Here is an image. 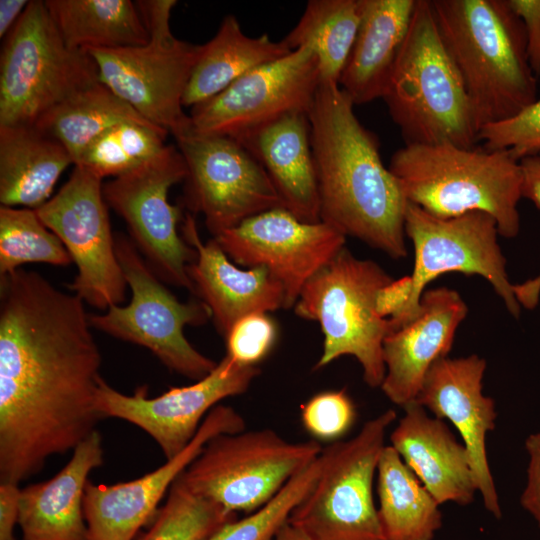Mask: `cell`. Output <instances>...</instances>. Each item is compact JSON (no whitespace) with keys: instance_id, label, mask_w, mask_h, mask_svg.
<instances>
[{"instance_id":"6da1fadb","label":"cell","mask_w":540,"mask_h":540,"mask_svg":"<svg viewBox=\"0 0 540 540\" xmlns=\"http://www.w3.org/2000/svg\"><path fill=\"white\" fill-rule=\"evenodd\" d=\"M84 301L41 274L0 276V482L20 484L102 419V357Z\"/></svg>"},{"instance_id":"7a4b0ae2","label":"cell","mask_w":540,"mask_h":540,"mask_svg":"<svg viewBox=\"0 0 540 540\" xmlns=\"http://www.w3.org/2000/svg\"><path fill=\"white\" fill-rule=\"evenodd\" d=\"M354 106L338 83L320 81L308 112L320 220L400 259L407 255V200Z\"/></svg>"},{"instance_id":"3957f363","label":"cell","mask_w":540,"mask_h":540,"mask_svg":"<svg viewBox=\"0 0 540 540\" xmlns=\"http://www.w3.org/2000/svg\"><path fill=\"white\" fill-rule=\"evenodd\" d=\"M431 4L479 130L515 116L537 100L525 29L506 0H431Z\"/></svg>"},{"instance_id":"277c9868","label":"cell","mask_w":540,"mask_h":540,"mask_svg":"<svg viewBox=\"0 0 540 540\" xmlns=\"http://www.w3.org/2000/svg\"><path fill=\"white\" fill-rule=\"evenodd\" d=\"M388 168L407 202L436 217L482 211L495 219L501 236L514 238L520 231L523 175L509 150L405 144L394 152Z\"/></svg>"},{"instance_id":"5b68a950","label":"cell","mask_w":540,"mask_h":540,"mask_svg":"<svg viewBox=\"0 0 540 540\" xmlns=\"http://www.w3.org/2000/svg\"><path fill=\"white\" fill-rule=\"evenodd\" d=\"M382 99L405 144L473 147L477 127L431 0H417Z\"/></svg>"},{"instance_id":"8992f818","label":"cell","mask_w":540,"mask_h":540,"mask_svg":"<svg viewBox=\"0 0 540 540\" xmlns=\"http://www.w3.org/2000/svg\"><path fill=\"white\" fill-rule=\"evenodd\" d=\"M392 280L376 262L358 259L344 247L305 284L293 309L320 324L324 340L316 369L349 355L361 365L367 385L381 386L383 342L392 329L376 312L375 298Z\"/></svg>"},{"instance_id":"52a82bcc","label":"cell","mask_w":540,"mask_h":540,"mask_svg":"<svg viewBox=\"0 0 540 540\" xmlns=\"http://www.w3.org/2000/svg\"><path fill=\"white\" fill-rule=\"evenodd\" d=\"M99 81L95 61L65 44L45 2L29 1L1 50L0 126L34 125Z\"/></svg>"},{"instance_id":"ba28073f","label":"cell","mask_w":540,"mask_h":540,"mask_svg":"<svg viewBox=\"0 0 540 540\" xmlns=\"http://www.w3.org/2000/svg\"><path fill=\"white\" fill-rule=\"evenodd\" d=\"M388 409L367 421L349 440L330 443L320 454L319 475L288 523L308 540H387L373 483L389 426Z\"/></svg>"},{"instance_id":"9c48e42d","label":"cell","mask_w":540,"mask_h":540,"mask_svg":"<svg viewBox=\"0 0 540 540\" xmlns=\"http://www.w3.org/2000/svg\"><path fill=\"white\" fill-rule=\"evenodd\" d=\"M138 11L149 34L143 46L88 48L100 82L152 124L175 138L190 129L183 95L201 45L177 39L170 28L175 0H140Z\"/></svg>"},{"instance_id":"30bf717a","label":"cell","mask_w":540,"mask_h":540,"mask_svg":"<svg viewBox=\"0 0 540 540\" xmlns=\"http://www.w3.org/2000/svg\"><path fill=\"white\" fill-rule=\"evenodd\" d=\"M115 249L132 296L103 314H89L92 328L150 350L170 371L198 381L217 365L195 349L184 335L185 326H201L211 319L201 300L181 302L152 271L132 240L117 232Z\"/></svg>"},{"instance_id":"8fae6325","label":"cell","mask_w":540,"mask_h":540,"mask_svg":"<svg viewBox=\"0 0 540 540\" xmlns=\"http://www.w3.org/2000/svg\"><path fill=\"white\" fill-rule=\"evenodd\" d=\"M316 440L290 442L272 429L220 434L180 475L194 493L231 513L250 514L270 501L322 452Z\"/></svg>"},{"instance_id":"7c38bea8","label":"cell","mask_w":540,"mask_h":540,"mask_svg":"<svg viewBox=\"0 0 540 540\" xmlns=\"http://www.w3.org/2000/svg\"><path fill=\"white\" fill-rule=\"evenodd\" d=\"M404 230L414 247L413 287L404 310L389 319L392 331L415 318L426 286L449 272L483 277L509 313L515 318L520 316L521 306L508 279L497 223L491 215L472 211L444 219L407 202Z\"/></svg>"},{"instance_id":"4fadbf2b","label":"cell","mask_w":540,"mask_h":540,"mask_svg":"<svg viewBox=\"0 0 540 540\" xmlns=\"http://www.w3.org/2000/svg\"><path fill=\"white\" fill-rule=\"evenodd\" d=\"M187 173L178 148L167 145L137 169L103 184L107 205L126 222L130 239L164 283L193 293L188 266L196 250L178 233L182 208L168 201L169 189Z\"/></svg>"},{"instance_id":"5bb4252c","label":"cell","mask_w":540,"mask_h":540,"mask_svg":"<svg viewBox=\"0 0 540 540\" xmlns=\"http://www.w3.org/2000/svg\"><path fill=\"white\" fill-rule=\"evenodd\" d=\"M175 139L187 168L184 205L204 216L213 237L261 212L283 208L265 169L240 142L191 129Z\"/></svg>"},{"instance_id":"9a60e30c","label":"cell","mask_w":540,"mask_h":540,"mask_svg":"<svg viewBox=\"0 0 540 540\" xmlns=\"http://www.w3.org/2000/svg\"><path fill=\"white\" fill-rule=\"evenodd\" d=\"M35 211L77 266L68 289L97 309L120 305L128 284L116 255L102 179L75 166L58 193Z\"/></svg>"},{"instance_id":"2e32d148","label":"cell","mask_w":540,"mask_h":540,"mask_svg":"<svg viewBox=\"0 0 540 540\" xmlns=\"http://www.w3.org/2000/svg\"><path fill=\"white\" fill-rule=\"evenodd\" d=\"M320 81L314 50L301 46L249 71L219 94L192 107L190 129L242 143L286 115L308 113Z\"/></svg>"},{"instance_id":"e0dca14e","label":"cell","mask_w":540,"mask_h":540,"mask_svg":"<svg viewBox=\"0 0 540 540\" xmlns=\"http://www.w3.org/2000/svg\"><path fill=\"white\" fill-rule=\"evenodd\" d=\"M259 373L258 367L240 365L225 355L204 378L156 397L148 396L147 386L123 394L101 378L95 406L102 419H122L145 431L169 460L189 445L220 401L246 392Z\"/></svg>"},{"instance_id":"ac0fdd59","label":"cell","mask_w":540,"mask_h":540,"mask_svg":"<svg viewBox=\"0 0 540 540\" xmlns=\"http://www.w3.org/2000/svg\"><path fill=\"white\" fill-rule=\"evenodd\" d=\"M226 255L246 268H265L282 286L285 309L305 284L345 246L332 226L305 222L285 208L254 215L213 237Z\"/></svg>"},{"instance_id":"d6986e66","label":"cell","mask_w":540,"mask_h":540,"mask_svg":"<svg viewBox=\"0 0 540 540\" xmlns=\"http://www.w3.org/2000/svg\"><path fill=\"white\" fill-rule=\"evenodd\" d=\"M245 427L243 417L235 409L218 404L205 417L189 445L157 469L113 485L88 481L83 499L86 540H135L140 529L155 516L158 504L174 481L206 443L217 435L241 432Z\"/></svg>"},{"instance_id":"ffe728a7","label":"cell","mask_w":540,"mask_h":540,"mask_svg":"<svg viewBox=\"0 0 540 540\" xmlns=\"http://www.w3.org/2000/svg\"><path fill=\"white\" fill-rule=\"evenodd\" d=\"M485 370V359L475 354L443 357L428 370L415 402L457 429L484 507L500 519L502 511L486 451L487 435L496 426L497 412L494 400L482 392Z\"/></svg>"},{"instance_id":"44dd1931","label":"cell","mask_w":540,"mask_h":540,"mask_svg":"<svg viewBox=\"0 0 540 540\" xmlns=\"http://www.w3.org/2000/svg\"><path fill=\"white\" fill-rule=\"evenodd\" d=\"M468 307L450 288L425 290L413 320L389 333L383 342L386 368L380 386L385 396L402 408L416 401L430 367L448 356Z\"/></svg>"},{"instance_id":"7402d4cb","label":"cell","mask_w":540,"mask_h":540,"mask_svg":"<svg viewBox=\"0 0 540 540\" xmlns=\"http://www.w3.org/2000/svg\"><path fill=\"white\" fill-rule=\"evenodd\" d=\"M182 222V237L196 250V259L187 269L193 293L209 308L223 337L245 315L285 309L283 288L265 268L240 269L214 238L202 242L190 212Z\"/></svg>"},{"instance_id":"603a6c76","label":"cell","mask_w":540,"mask_h":540,"mask_svg":"<svg viewBox=\"0 0 540 540\" xmlns=\"http://www.w3.org/2000/svg\"><path fill=\"white\" fill-rule=\"evenodd\" d=\"M403 409L391 446L440 505L471 504L478 491L465 445L444 420L429 416L418 403Z\"/></svg>"},{"instance_id":"cb8c5ba5","label":"cell","mask_w":540,"mask_h":540,"mask_svg":"<svg viewBox=\"0 0 540 540\" xmlns=\"http://www.w3.org/2000/svg\"><path fill=\"white\" fill-rule=\"evenodd\" d=\"M103 459L102 437L96 430L76 446L56 475L21 488V540H86L85 487L90 472L101 466Z\"/></svg>"},{"instance_id":"d4e9b609","label":"cell","mask_w":540,"mask_h":540,"mask_svg":"<svg viewBox=\"0 0 540 540\" xmlns=\"http://www.w3.org/2000/svg\"><path fill=\"white\" fill-rule=\"evenodd\" d=\"M241 144L265 169L283 208L302 221H321L308 113L286 115Z\"/></svg>"},{"instance_id":"484cf974","label":"cell","mask_w":540,"mask_h":540,"mask_svg":"<svg viewBox=\"0 0 540 540\" xmlns=\"http://www.w3.org/2000/svg\"><path fill=\"white\" fill-rule=\"evenodd\" d=\"M417 0H359L360 21L339 86L354 105L382 98Z\"/></svg>"},{"instance_id":"4316f807","label":"cell","mask_w":540,"mask_h":540,"mask_svg":"<svg viewBox=\"0 0 540 540\" xmlns=\"http://www.w3.org/2000/svg\"><path fill=\"white\" fill-rule=\"evenodd\" d=\"M70 164L64 145L36 126H0L1 205L39 208Z\"/></svg>"},{"instance_id":"83f0119b","label":"cell","mask_w":540,"mask_h":540,"mask_svg":"<svg viewBox=\"0 0 540 540\" xmlns=\"http://www.w3.org/2000/svg\"><path fill=\"white\" fill-rule=\"evenodd\" d=\"M291 50L268 35H246L233 15L223 18L215 36L201 45L183 95V106L194 107L219 94L249 71L278 60Z\"/></svg>"},{"instance_id":"f1b7e54d","label":"cell","mask_w":540,"mask_h":540,"mask_svg":"<svg viewBox=\"0 0 540 540\" xmlns=\"http://www.w3.org/2000/svg\"><path fill=\"white\" fill-rule=\"evenodd\" d=\"M65 44L75 50L143 46L149 34L130 0H46Z\"/></svg>"},{"instance_id":"f546056e","label":"cell","mask_w":540,"mask_h":540,"mask_svg":"<svg viewBox=\"0 0 540 540\" xmlns=\"http://www.w3.org/2000/svg\"><path fill=\"white\" fill-rule=\"evenodd\" d=\"M376 474L387 540H434L443 522L440 504L391 445L385 446Z\"/></svg>"},{"instance_id":"4dcf8cb0","label":"cell","mask_w":540,"mask_h":540,"mask_svg":"<svg viewBox=\"0 0 540 540\" xmlns=\"http://www.w3.org/2000/svg\"><path fill=\"white\" fill-rule=\"evenodd\" d=\"M128 121L152 124L99 81L48 111L34 126L61 142L75 165L96 137Z\"/></svg>"},{"instance_id":"1f68e13d","label":"cell","mask_w":540,"mask_h":540,"mask_svg":"<svg viewBox=\"0 0 540 540\" xmlns=\"http://www.w3.org/2000/svg\"><path fill=\"white\" fill-rule=\"evenodd\" d=\"M359 21V0H310L283 41L291 50L310 46L318 59L320 80L338 83Z\"/></svg>"},{"instance_id":"d6a6232c","label":"cell","mask_w":540,"mask_h":540,"mask_svg":"<svg viewBox=\"0 0 540 540\" xmlns=\"http://www.w3.org/2000/svg\"><path fill=\"white\" fill-rule=\"evenodd\" d=\"M169 133L152 124L122 122L96 137L75 166L103 179L127 174L158 156Z\"/></svg>"},{"instance_id":"836d02e7","label":"cell","mask_w":540,"mask_h":540,"mask_svg":"<svg viewBox=\"0 0 540 540\" xmlns=\"http://www.w3.org/2000/svg\"><path fill=\"white\" fill-rule=\"evenodd\" d=\"M72 262L62 241L35 210L0 206V276L26 263L67 266Z\"/></svg>"},{"instance_id":"e575fe53","label":"cell","mask_w":540,"mask_h":540,"mask_svg":"<svg viewBox=\"0 0 540 540\" xmlns=\"http://www.w3.org/2000/svg\"><path fill=\"white\" fill-rule=\"evenodd\" d=\"M236 518L235 513L194 493L179 476L149 528L135 540H206Z\"/></svg>"},{"instance_id":"d590c367","label":"cell","mask_w":540,"mask_h":540,"mask_svg":"<svg viewBox=\"0 0 540 540\" xmlns=\"http://www.w3.org/2000/svg\"><path fill=\"white\" fill-rule=\"evenodd\" d=\"M320 469L319 455L265 505L242 519L230 521L206 540H274L288 523L294 508L314 485Z\"/></svg>"},{"instance_id":"8d00e7d4","label":"cell","mask_w":540,"mask_h":540,"mask_svg":"<svg viewBox=\"0 0 540 540\" xmlns=\"http://www.w3.org/2000/svg\"><path fill=\"white\" fill-rule=\"evenodd\" d=\"M356 417V406L345 390L319 392L301 407L302 426L316 441H340Z\"/></svg>"},{"instance_id":"74e56055","label":"cell","mask_w":540,"mask_h":540,"mask_svg":"<svg viewBox=\"0 0 540 540\" xmlns=\"http://www.w3.org/2000/svg\"><path fill=\"white\" fill-rule=\"evenodd\" d=\"M488 150H509L521 160L540 153V99L515 116L483 126L478 133Z\"/></svg>"},{"instance_id":"f35d334b","label":"cell","mask_w":540,"mask_h":540,"mask_svg":"<svg viewBox=\"0 0 540 540\" xmlns=\"http://www.w3.org/2000/svg\"><path fill=\"white\" fill-rule=\"evenodd\" d=\"M277 336V325L268 313L245 315L224 336L226 356L240 365L257 367L273 350Z\"/></svg>"},{"instance_id":"ab89813d","label":"cell","mask_w":540,"mask_h":540,"mask_svg":"<svg viewBox=\"0 0 540 540\" xmlns=\"http://www.w3.org/2000/svg\"><path fill=\"white\" fill-rule=\"evenodd\" d=\"M522 168V197L540 209V153L520 160ZM514 295L521 307L534 309L540 297V274L521 284L513 285Z\"/></svg>"},{"instance_id":"60d3db41","label":"cell","mask_w":540,"mask_h":540,"mask_svg":"<svg viewBox=\"0 0 540 540\" xmlns=\"http://www.w3.org/2000/svg\"><path fill=\"white\" fill-rule=\"evenodd\" d=\"M521 19L527 42V56L536 76L540 75V0H506Z\"/></svg>"},{"instance_id":"b9f144b4","label":"cell","mask_w":540,"mask_h":540,"mask_svg":"<svg viewBox=\"0 0 540 540\" xmlns=\"http://www.w3.org/2000/svg\"><path fill=\"white\" fill-rule=\"evenodd\" d=\"M525 449L529 461L526 485L520 497V504L533 517L540 529V432L526 438Z\"/></svg>"},{"instance_id":"7bdbcfd3","label":"cell","mask_w":540,"mask_h":540,"mask_svg":"<svg viewBox=\"0 0 540 540\" xmlns=\"http://www.w3.org/2000/svg\"><path fill=\"white\" fill-rule=\"evenodd\" d=\"M412 287L411 275L393 279L381 287L375 298V308L378 315L385 319L397 317L408 304Z\"/></svg>"},{"instance_id":"ee69618b","label":"cell","mask_w":540,"mask_h":540,"mask_svg":"<svg viewBox=\"0 0 540 540\" xmlns=\"http://www.w3.org/2000/svg\"><path fill=\"white\" fill-rule=\"evenodd\" d=\"M20 493L19 484L0 482V540H17Z\"/></svg>"},{"instance_id":"f6af8a7d","label":"cell","mask_w":540,"mask_h":540,"mask_svg":"<svg viewBox=\"0 0 540 540\" xmlns=\"http://www.w3.org/2000/svg\"><path fill=\"white\" fill-rule=\"evenodd\" d=\"M29 1L1 0L0 1V37H6L20 19Z\"/></svg>"},{"instance_id":"bcb514c9","label":"cell","mask_w":540,"mask_h":540,"mask_svg":"<svg viewBox=\"0 0 540 540\" xmlns=\"http://www.w3.org/2000/svg\"><path fill=\"white\" fill-rule=\"evenodd\" d=\"M274 540H308L305 535L287 523L277 534Z\"/></svg>"}]
</instances>
